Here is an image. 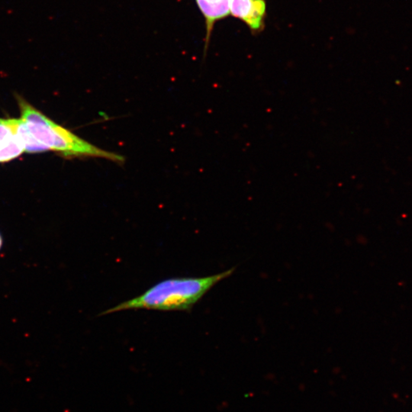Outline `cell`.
Segmentation results:
<instances>
[{"mask_svg": "<svg viewBox=\"0 0 412 412\" xmlns=\"http://www.w3.org/2000/svg\"><path fill=\"white\" fill-rule=\"evenodd\" d=\"M198 9L206 19V46L209 42L210 36L214 25L218 21L230 15V0H195Z\"/></svg>", "mask_w": 412, "mask_h": 412, "instance_id": "277c9868", "label": "cell"}, {"mask_svg": "<svg viewBox=\"0 0 412 412\" xmlns=\"http://www.w3.org/2000/svg\"><path fill=\"white\" fill-rule=\"evenodd\" d=\"M2 245H3V239L1 235V233H0V250H1L2 247Z\"/></svg>", "mask_w": 412, "mask_h": 412, "instance_id": "52a82bcc", "label": "cell"}, {"mask_svg": "<svg viewBox=\"0 0 412 412\" xmlns=\"http://www.w3.org/2000/svg\"><path fill=\"white\" fill-rule=\"evenodd\" d=\"M235 267L206 277L170 278L162 280L138 297L125 301L99 315L131 309L190 311L216 284L231 276Z\"/></svg>", "mask_w": 412, "mask_h": 412, "instance_id": "6da1fadb", "label": "cell"}, {"mask_svg": "<svg viewBox=\"0 0 412 412\" xmlns=\"http://www.w3.org/2000/svg\"><path fill=\"white\" fill-rule=\"evenodd\" d=\"M17 99L21 118L25 122L31 135L48 150L59 153L66 158L99 157L119 163L125 160L122 156L97 147L60 126L22 97L18 96Z\"/></svg>", "mask_w": 412, "mask_h": 412, "instance_id": "7a4b0ae2", "label": "cell"}, {"mask_svg": "<svg viewBox=\"0 0 412 412\" xmlns=\"http://www.w3.org/2000/svg\"><path fill=\"white\" fill-rule=\"evenodd\" d=\"M15 124V118H0V146L17 136Z\"/></svg>", "mask_w": 412, "mask_h": 412, "instance_id": "8992f818", "label": "cell"}, {"mask_svg": "<svg viewBox=\"0 0 412 412\" xmlns=\"http://www.w3.org/2000/svg\"><path fill=\"white\" fill-rule=\"evenodd\" d=\"M230 14L244 22L252 31L263 29L266 14L265 0H230Z\"/></svg>", "mask_w": 412, "mask_h": 412, "instance_id": "3957f363", "label": "cell"}, {"mask_svg": "<svg viewBox=\"0 0 412 412\" xmlns=\"http://www.w3.org/2000/svg\"><path fill=\"white\" fill-rule=\"evenodd\" d=\"M25 151L23 144L18 136L0 146V163L8 162L18 157Z\"/></svg>", "mask_w": 412, "mask_h": 412, "instance_id": "5b68a950", "label": "cell"}]
</instances>
